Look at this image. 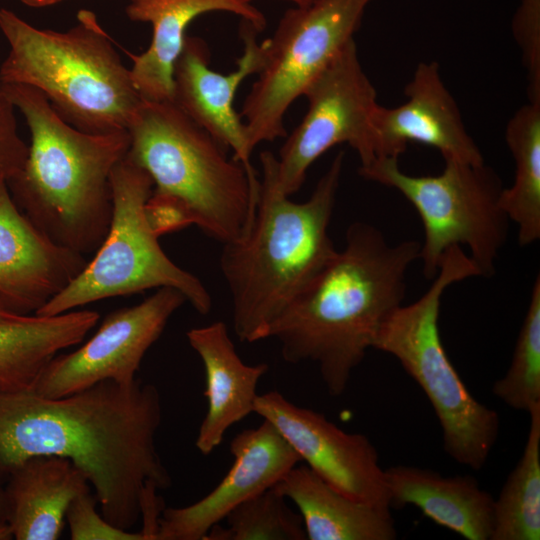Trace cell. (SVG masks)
Here are the masks:
<instances>
[{"label":"cell","mask_w":540,"mask_h":540,"mask_svg":"<svg viewBox=\"0 0 540 540\" xmlns=\"http://www.w3.org/2000/svg\"><path fill=\"white\" fill-rule=\"evenodd\" d=\"M359 173L397 190L419 214L424 230L419 259L427 279L436 276L447 249L462 245L481 276L495 273L509 218L500 205L501 181L491 168L445 160L440 174L413 176L399 168L398 158L384 157L360 167Z\"/></svg>","instance_id":"cell-9"},{"label":"cell","mask_w":540,"mask_h":540,"mask_svg":"<svg viewBox=\"0 0 540 540\" xmlns=\"http://www.w3.org/2000/svg\"><path fill=\"white\" fill-rule=\"evenodd\" d=\"M19 1L28 7L41 8V7L55 5L65 0H19Z\"/></svg>","instance_id":"cell-31"},{"label":"cell","mask_w":540,"mask_h":540,"mask_svg":"<svg viewBox=\"0 0 540 540\" xmlns=\"http://www.w3.org/2000/svg\"><path fill=\"white\" fill-rule=\"evenodd\" d=\"M186 301L179 290L161 287L140 304L111 312L81 347L55 355L30 390L59 398L104 380L131 384L144 355Z\"/></svg>","instance_id":"cell-12"},{"label":"cell","mask_w":540,"mask_h":540,"mask_svg":"<svg viewBox=\"0 0 540 540\" xmlns=\"http://www.w3.org/2000/svg\"><path fill=\"white\" fill-rule=\"evenodd\" d=\"M528 414L524 451L494 499L490 540L540 539V404Z\"/></svg>","instance_id":"cell-25"},{"label":"cell","mask_w":540,"mask_h":540,"mask_svg":"<svg viewBox=\"0 0 540 540\" xmlns=\"http://www.w3.org/2000/svg\"><path fill=\"white\" fill-rule=\"evenodd\" d=\"M0 85L31 135L23 168L7 182L14 202L56 244L95 253L110 227L111 173L129 150L128 132L79 130L38 90Z\"/></svg>","instance_id":"cell-4"},{"label":"cell","mask_w":540,"mask_h":540,"mask_svg":"<svg viewBox=\"0 0 540 540\" xmlns=\"http://www.w3.org/2000/svg\"><path fill=\"white\" fill-rule=\"evenodd\" d=\"M273 155L263 151L259 156L262 177L249 229L224 243L220 255L233 329L247 343L268 337L273 322L336 251L328 229L345 153L336 154L303 202L292 201L278 188Z\"/></svg>","instance_id":"cell-3"},{"label":"cell","mask_w":540,"mask_h":540,"mask_svg":"<svg viewBox=\"0 0 540 540\" xmlns=\"http://www.w3.org/2000/svg\"><path fill=\"white\" fill-rule=\"evenodd\" d=\"M243 3L251 4L254 0H240ZM293 3L295 6H306L310 4L313 0H284Z\"/></svg>","instance_id":"cell-34"},{"label":"cell","mask_w":540,"mask_h":540,"mask_svg":"<svg viewBox=\"0 0 540 540\" xmlns=\"http://www.w3.org/2000/svg\"><path fill=\"white\" fill-rule=\"evenodd\" d=\"M12 533L8 524H0V540L12 539Z\"/></svg>","instance_id":"cell-33"},{"label":"cell","mask_w":540,"mask_h":540,"mask_svg":"<svg viewBox=\"0 0 540 540\" xmlns=\"http://www.w3.org/2000/svg\"><path fill=\"white\" fill-rule=\"evenodd\" d=\"M233 464L220 483L188 506L164 508L157 540H205L239 504L275 486L301 463L296 451L269 421L243 430L230 443Z\"/></svg>","instance_id":"cell-15"},{"label":"cell","mask_w":540,"mask_h":540,"mask_svg":"<svg viewBox=\"0 0 540 540\" xmlns=\"http://www.w3.org/2000/svg\"><path fill=\"white\" fill-rule=\"evenodd\" d=\"M304 96L308 107L303 119L272 158L276 184L288 196L301 188L310 166L337 144L351 146L360 167L375 159L372 117L379 105L377 92L363 70L354 39Z\"/></svg>","instance_id":"cell-11"},{"label":"cell","mask_w":540,"mask_h":540,"mask_svg":"<svg viewBox=\"0 0 540 540\" xmlns=\"http://www.w3.org/2000/svg\"><path fill=\"white\" fill-rule=\"evenodd\" d=\"M404 94L407 100L399 106L378 105L375 109L372 117L374 160L399 158L409 142H417L437 149L444 160L484 163L436 62L419 63Z\"/></svg>","instance_id":"cell-16"},{"label":"cell","mask_w":540,"mask_h":540,"mask_svg":"<svg viewBox=\"0 0 540 540\" xmlns=\"http://www.w3.org/2000/svg\"><path fill=\"white\" fill-rule=\"evenodd\" d=\"M186 336L205 371L207 412L195 445L207 456L221 444L231 426L254 413L258 382L268 371V365L245 364L222 321L192 328Z\"/></svg>","instance_id":"cell-19"},{"label":"cell","mask_w":540,"mask_h":540,"mask_svg":"<svg viewBox=\"0 0 540 540\" xmlns=\"http://www.w3.org/2000/svg\"><path fill=\"white\" fill-rule=\"evenodd\" d=\"M476 276H481L479 269L461 246L447 249L428 290L386 316L372 348L396 358L421 387L441 426L445 452L480 470L497 442L499 415L467 389L444 349L438 324L445 290Z\"/></svg>","instance_id":"cell-7"},{"label":"cell","mask_w":540,"mask_h":540,"mask_svg":"<svg viewBox=\"0 0 540 540\" xmlns=\"http://www.w3.org/2000/svg\"><path fill=\"white\" fill-rule=\"evenodd\" d=\"M15 106L0 85V182H8L23 168L28 146L18 134Z\"/></svg>","instance_id":"cell-30"},{"label":"cell","mask_w":540,"mask_h":540,"mask_svg":"<svg viewBox=\"0 0 540 540\" xmlns=\"http://www.w3.org/2000/svg\"><path fill=\"white\" fill-rule=\"evenodd\" d=\"M7 479V523L16 540L58 539L71 501L90 489L70 459L55 455L30 457Z\"/></svg>","instance_id":"cell-21"},{"label":"cell","mask_w":540,"mask_h":540,"mask_svg":"<svg viewBox=\"0 0 540 540\" xmlns=\"http://www.w3.org/2000/svg\"><path fill=\"white\" fill-rule=\"evenodd\" d=\"M512 31L527 69L529 101H540V0H520Z\"/></svg>","instance_id":"cell-29"},{"label":"cell","mask_w":540,"mask_h":540,"mask_svg":"<svg viewBox=\"0 0 540 540\" xmlns=\"http://www.w3.org/2000/svg\"><path fill=\"white\" fill-rule=\"evenodd\" d=\"M67 31L39 29L0 8L9 46L0 84L41 92L71 125L90 133L127 131L142 98L94 12L80 10Z\"/></svg>","instance_id":"cell-6"},{"label":"cell","mask_w":540,"mask_h":540,"mask_svg":"<svg viewBox=\"0 0 540 540\" xmlns=\"http://www.w3.org/2000/svg\"><path fill=\"white\" fill-rule=\"evenodd\" d=\"M99 314L72 310L53 316L23 314L0 300V390L31 389L48 362L81 343Z\"/></svg>","instance_id":"cell-22"},{"label":"cell","mask_w":540,"mask_h":540,"mask_svg":"<svg viewBox=\"0 0 540 540\" xmlns=\"http://www.w3.org/2000/svg\"><path fill=\"white\" fill-rule=\"evenodd\" d=\"M7 518H8V512H7V505H6L4 490L0 489V524H8Z\"/></svg>","instance_id":"cell-32"},{"label":"cell","mask_w":540,"mask_h":540,"mask_svg":"<svg viewBox=\"0 0 540 540\" xmlns=\"http://www.w3.org/2000/svg\"><path fill=\"white\" fill-rule=\"evenodd\" d=\"M111 189L112 218L104 241L79 275L35 314L58 315L161 287L179 290L198 313H209L212 300L203 283L165 254L150 225L146 204L153 181L149 174L126 154L111 173Z\"/></svg>","instance_id":"cell-8"},{"label":"cell","mask_w":540,"mask_h":540,"mask_svg":"<svg viewBox=\"0 0 540 540\" xmlns=\"http://www.w3.org/2000/svg\"><path fill=\"white\" fill-rule=\"evenodd\" d=\"M97 498L90 489L70 503L66 518L72 540H144L140 532H131L112 525L97 511Z\"/></svg>","instance_id":"cell-28"},{"label":"cell","mask_w":540,"mask_h":540,"mask_svg":"<svg viewBox=\"0 0 540 540\" xmlns=\"http://www.w3.org/2000/svg\"><path fill=\"white\" fill-rule=\"evenodd\" d=\"M254 413L272 423L301 462L331 487L352 499L390 507L385 470L368 437L340 429L277 391L258 394Z\"/></svg>","instance_id":"cell-13"},{"label":"cell","mask_w":540,"mask_h":540,"mask_svg":"<svg viewBox=\"0 0 540 540\" xmlns=\"http://www.w3.org/2000/svg\"><path fill=\"white\" fill-rule=\"evenodd\" d=\"M84 255L62 247L20 211L0 182V300L35 314L85 268Z\"/></svg>","instance_id":"cell-17"},{"label":"cell","mask_w":540,"mask_h":540,"mask_svg":"<svg viewBox=\"0 0 540 540\" xmlns=\"http://www.w3.org/2000/svg\"><path fill=\"white\" fill-rule=\"evenodd\" d=\"M128 155L153 181L148 220L161 236L189 225L221 243L249 229L259 194L244 166L174 101H141Z\"/></svg>","instance_id":"cell-5"},{"label":"cell","mask_w":540,"mask_h":540,"mask_svg":"<svg viewBox=\"0 0 540 540\" xmlns=\"http://www.w3.org/2000/svg\"><path fill=\"white\" fill-rule=\"evenodd\" d=\"M391 508L417 507L423 515L467 540H490L494 498L471 475L445 477L415 466L385 470Z\"/></svg>","instance_id":"cell-20"},{"label":"cell","mask_w":540,"mask_h":540,"mask_svg":"<svg viewBox=\"0 0 540 540\" xmlns=\"http://www.w3.org/2000/svg\"><path fill=\"white\" fill-rule=\"evenodd\" d=\"M505 140L515 161L511 187L503 188L500 205L517 225L520 246L540 238V101H529L507 123Z\"/></svg>","instance_id":"cell-24"},{"label":"cell","mask_w":540,"mask_h":540,"mask_svg":"<svg viewBox=\"0 0 540 540\" xmlns=\"http://www.w3.org/2000/svg\"><path fill=\"white\" fill-rule=\"evenodd\" d=\"M226 526H213L205 540H306L303 519L287 498L270 487L234 508Z\"/></svg>","instance_id":"cell-26"},{"label":"cell","mask_w":540,"mask_h":540,"mask_svg":"<svg viewBox=\"0 0 540 540\" xmlns=\"http://www.w3.org/2000/svg\"><path fill=\"white\" fill-rule=\"evenodd\" d=\"M259 32L242 20L240 36L243 53L236 69L219 73L210 68L206 42L187 36L174 68V102L199 126L205 129L240 162L254 182H259L250 162L254 150L241 115L234 108L235 94L242 82L258 74L265 61L266 41L258 42Z\"/></svg>","instance_id":"cell-14"},{"label":"cell","mask_w":540,"mask_h":540,"mask_svg":"<svg viewBox=\"0 0 540 540\" xmlns=\"http://www.w3.org/2000/svg\"><path fill=\"white\" fill-rule=\"evenodd\" d=\"M420 246L392 245L375 226L352 223L345 247L287 305L267 338L278 340L286 362L316 364L329 394H343L382 321L402 304Z\"/></svg>","instance_id":"cell-2"},{"label":"cell","mask_w":540,"mask_h":540,"mask_svg":"<svg viewBox=\"0 0 540 540\" xmlns=\"http://www.w3.org/2000/svg\"><path fill=\"white\" fill-rule=\"evenodd\" d=\"M216 11L233 13L258 32L266 26L262 12L240 0H129L126 14L132 21L152 26V39L141 54L132 56L133 84L143 100L174 101V68L190 23Z\"/></svg>","instance_id":"cell-18"},{"label":"cell","mask_w":540,"mask_h":540,"mask_svg":"<svg viewBox=\"0 0 540 540\" xmlns=\"http://www.w3.org/2000/svg\"><path fill=\"white\" fill-rule=\"evenodd\" d=\"M161 419L158 389L140 379L104 380L59 398L0 390V478L33 456L68 458L94 489L105 520L130 531L146 486H171L156 447Z\"/></svg>","instance_id":"cell-1"},{"label":"cell","mask_w":540,"mask_h":540,"mask_svg":"<svg viewBox=\"0 0 540 540\" xmlns=\"http://www.w3.org/2000/svg\"><path fill=\"white\" fill-rule=\"evenodd\" d=\"M300 513L309 540H394L391 508L352 499L308 466L297 464L276 485Z\"/></svg>","instance_id":"cell-23"},{"label":"cell","mask_w":540,"mask_h":540,"mask_svg":"<svg viewBox=\"0 0 540 540\" xmlns=\"http://www.w3.org/2000/svg\"><path fill=\"white\" fill-rule=\"evenodd\" d=\"M492 393L512 409L529 412L540 404V278L536 277L510 366Z\"/></svg>","instance_id":"cell-27"},{"label":"cell","mask_w":540,"mask_h":540,"mask_svg":"<svg viewBox=\"0 0 540 540\" xmlns=\"http://www.w3.org/2000/svg\"><path fill=\"white\" fill-rule=\"evenodd\" d=\"M371 1L313 0L285 11L240 114L253 149L286 136V112L354 39Z\"/></svg>","instance_id":"cell-10"}]
</instances>
